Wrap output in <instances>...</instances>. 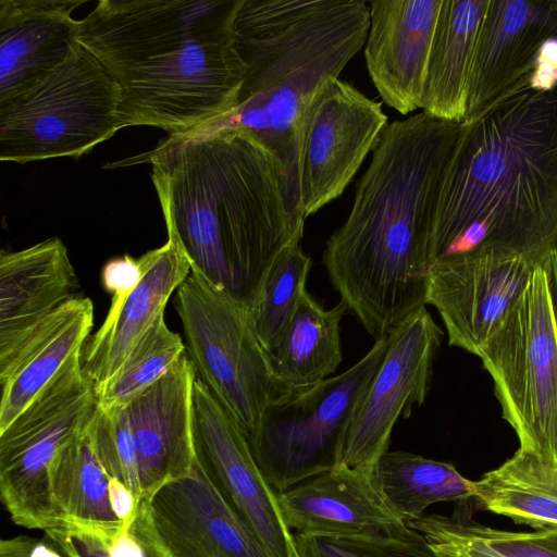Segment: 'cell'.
I'll use <instances>...</instances> for the list:
<instances>
[{
    "label": "cell",
    "mask_w": 557,
    "mask_h": 557,
    "mask_svg": "<svg viewBox=\"0 0 557 557\" xmlns=\"http://www.w3.org/2000/svg\"><path fill=\"white\" fill-rule=\"evenodd\" d=\"M298 557H443L407 524L379 533L327 536L294 534Z\"/></svg>",
    "instance_id": "33"
},
{
    "label": "cell",
    "mask_w": 557,
    "mask_h": 557,
    "mask_svg": "<svg viewBox=\"0 0 557 557\" xmlns=\"http://www.w3.org/2000/svg\"><path fill=\"white\" fill-rule=\"evenodd\" d=\"M557 38V0H487L472 59L466 119L506 95Z\"/></svg>",
    "instance_id": "17"
},
{
    "label": "cell",
    "mask_w": 557,
    "mask_h": 557,
    "mask_svg": "<svg viewBox=\"0 0 557 557\" xmlns=\"http://www.w3.org/2000/svg\"><path fill=\"white\" fill-rule=\"evenodd\" d=\"M459 129L423 111L388 123L326 243L331 283L375 341L426 305L436 206Z\"/></svg>",
    "instance_id": "1"
},
{
    "label": "cell",
    "mask_w": 557,
    "mask_h": 557,
    "mask_svg": "<svg viewBox=\"0 0 557 557\" xmlns=\"http://www.w3.org/2000/svg\"><path fill=\"white\" fill-rule=\"evenodd\" d=\"M372 478L385 502L405 522L425 516L436 503L474 498V482L462 476L454 465L408 451L384 453Z\"/></svg>",
    "instance_id": "27"
},
{
    "label": "cell",
    "mask_w": 557,
    "mask_h": 557,
    "mask_svg": "<svg viewBox=\"0 0 557 557\" xmlns=\"http://www.w3.org/2000/svg\"><path fill=\"white\" fill-rule=\"evenodd\" d=\"M557 84V38L544 44L532 71L530 86L534 89H550Z\"/></svg>",
    "instance_id": "37"
},
{
    "label": "cell",
    "mask_w": 557,
    "mask_h": 557,
    "mask_svg": "<svg viewBox=\"0 0 557 557\" xmlns=\"http://www.w3.org/2000/svg\"><path fill=\"white\" fill-rule=\"evenodd\" d=\"M347 310L342 301L324 309L307 290L302 294L281 342L268 355L282 383L305 389L337 370L343 358L339 324Z\"/></svg>",
    "instance_id": "25"
},
{
    "label": "cell",
    "mask_w": 557,
    "mask_h": 557,
    "mask_svg": "<svg viewBox=\"0 0 557 557\" xmlns=\"http://www.w3.org/2000/svg\"><path fill=\"white\" fill-rule=\"evenodd\" d=\"M45 534L66 557H176L153 522L148 498L126 528L64 522Z\"/></svg>",
    "instance_id": "31"
},
{
    "label": "cell",
    "mask_w": 557,
    "mask_h": 557,
    "mask_svg": "<svg viewBox=\"0 0 557 557\" xmlns=\"http://www.w3.org/2000/svg\"><path fill=\"white\" fill-rule=\"evenodd\" d=\"M92 442L110 479L122 481L140 502L137 459L125 406L95 411L91 423Z\"/></svg>",
    "instance_id": "34"
},
{
    "label": "cell",
    "mask_w": 557,
    "mask_h": 557,
    "mask_svg": "<svg viewBox=\"0 0 557 557\" xmlns=\"http://www.w3.org/2000/svg\"><path fill=\"white\" fill-rule=\"evenodd\" d=\"M0 557H66L49 540L17 535L0 541Z\"/></svg>",
    "instance_id": "36"
},
{
    "label": "cell",
    "mask_w": 557,
    "mask_h": 557,
    "mask_svg": "<svg viewBox=\"0 0 557 557\" xmlns=\"http://www.w3.org/2000/svg\"><path fill=\"white\" fill-rule=\"evenodd\" d=\"M138 261L143 270L139 283L127 296L112 299L103 323L82 350L83 373L95 388L116 373L191 272L187 257L171 239Z\"/></svg>",
    "instance_id": "20"
},
{
    "label": "cell",
    "mask_w": 557,
    "mask_h": 557,
    "mask_svg": "<svg viewBox=\"0 0 557 557\" xmlns=\"http://www.w3.org/2000/svg\"><path fill=\"white\" fill-rule=\"evenodd\" d=\"M243 0H100L77 41L120 91L121 128L180 136L235 106L244 76L234 30Z\"/></svg>",
    "instance_id": "3"
},
{
    "label": "cell",
    "mask_w": 557,
    "mask_h": 557,
    "mask_svg": "<svg viewBox=\"0 0 557 557\" xmlns=\"http://www.w3.org/2000/svg\"><path fill=\"white\" fill-rule=\"evenodd\" d=\"M311 269L300 242L288 245L270 264L246 306L253 333L270 355L281 342L297 309Z\"/></svg>",
    "instance_id": "30"
},
{
    "label": "cell",
    "mask_w": 557,
    "mask_h": 557,
    "mask_svg": "<svg viewBox=\"0 0 557 557\" xmlns=\"http://www.w3.org/2000/svg\"><path fill=\"white\" fill-rule=\"evenodd\" d=\"M143 270L138 259L127 255L108 261L101 273L104 289L112 294V299L127 296L139 283Z\"/></svg>",
    "instance_id": "35"
},
{
    "label": "cell",
    "mask_w": 557,
    "mask_h": 557,
    "mask_svg": "<svg viewBox=\"0 0 557 557\" xmlns=\"http://www.w3.org/2000/svg\"><path fill=\"white\" fill-rule=\"evenodd\" d=\"M109 499L122 527H128L134 520L139 505L135 494L122 481L112 478L109 481Z\"/></svg>",
    "instance_id": "38"
},
{
    "label": "cell",
    "mask_w": 557,
    "mask_h": 557,
    "mask_svg": "<svg viewBox=\"0 0 557 557\" xmlns=\"http://www.w3.org/2000/svg\"><path fill=\"white\" fill-rule=\"evenodd\" d=\"M476 356L518 449L557 467V326L542 261Z\"/></svg>",
    "instance_id": "7"
},
{
    "label": "cell",
    "mask_w": 557,
    "mask_h": 557,
    "mask_svg": "<svg viewBox=\"0 0 557 557\" xmlns=\"http://www.w3.org/2000/svg\"><path fill=\"white\" fill-rule=\"evenodd\" d=\"M186 350L200 381L247 438L265 411L299 393L274 374L251 327L246 302L193 271L176 289Z\"/></svg>",
    "instance_id": "8"
},
{
    "label": "cell",
    "mask_w": 557,
    "mask_h": 557,
    "mask_svg": "<svg viewBox=\"0 0 557 557\" xmlns=\"http://www.w3.org/2000/svg\"><path fill=\"white\" fill-rule=\"evenodd\" d=\"M77 277L67 249L51 237L0 253V366L73 298Z\"/></svg>",
    "instance_id": "19"
},
{
    "label": "cell",
    "mask_w": 557,
    "mask_h": 557,
    "mask_svg": "<svg viewBox=\"0 0 557 557\" xmlns=\"http://www.w3.org/2000/svg\"><path fill=\"white\" fill-rule=\"evenodd\" d=\"M487 0H442L420 109L461 123L480 23Z\"/></svg>",
    "instance_id": "24"
},
{
    "label": "cell",
    "mask_w": 557,
    "mask_h": 557,
    "mask_svg": "<svg viewBox=\"0 0 557 557\" xmlns=\"http://www.w3.org/2000/svg\"><path fill=\"white\" fill-rule=\"evenodd\" d=\"M277 499L293 534H370L406 524L372 475L358 469L332 468L277 493Z\"/></svg>",
    "instance_id": "21"
},
{
    "label": "cell",
    "mask_w": 557,
    "mask_h": 557,
    "mask_svg": "<svg viewBox=\"0 0 557 557\" xmlns=\"http://www.w3.org/2000/svg\"><path fill=\"white\" fill-rule=\"evenodd\" d=\"M97 406L78 351L0 432V498L15 524L47 532L64 523L52 493L53 462Z\"/></svg>",
    "instance_id": "9"
},
{
    "label": "cell",
    "mask_w": 557,
    "mask_h": 557,
    "mask_svg": "<svg viewBox=\"0 0 557 557\" xmlns=\"http://www.w3.org/2000/svg\"><path fill=\"white\" fill-rule=\"evenodd\" d=\"M194 436L198 458L271 557H298L277 493L233 417L197 377Z\"/></svg>",
    "instance_id": "14"
},
{
    "label": "cell",
    "mask_w": 557,
    "mask_h": 557,
    "mask_svg": "<svg viewBox=\"0 0 557 557\" xmlns=\"http://www.w3.org/2000/svg\"><path fill=\"white\" fill-rule=\"evenodd\" d=\"M120 91L79 42L67 59L0 101V159L20 164L78 158L121 129Z\"/></svg>",
    "instance_id": "6"
},
{
    "label": "cell",
    "mask_w": 557,
    "mask_h": 557,
    "mask_svg": "<svg viewBox=\"0 0 557 557\" xmlns=\"http://www.w3.org/2000/svg\"><path fill=\"white\" fill-rule=\"evenodd\" d=\"M92 324L91 300L74 296L0 366V432L35 399L74 354L83 350Z\"/></svg>",
    "instance_id": "23"
},
{
    "label": "cell",
    "mask_w": 557,
    "mask_h": 557,
    "mask_svg": "<svg viewBox=\"0 0 557 557\" xmlns=\"http://www.w3.org/2000/svg\"><path fill=\"white\" fill-rule=\"evenodd\" d=\"M95 411L57 455L51 473L52 493L64 522L122 525L109 499L110 476L92 442Z\"/></svg>",
    "instance_id": "29"
},
{
    "label": "cell",
    "mask_w": 557,
    "mask_h": 557,
    "mask_svg": "<svg viewBox=\"0 0 557 557\" xmlns=\"http://www.w3.org/2000/svg\"><path fill=\"white\" fill-rule=\"evenodd\" d=\"M85 0H0V101L63 63L78 44Z\"/></svg>",
    "instance_id": "22"
},
{
    "label": "cell",
    "mask_w": 557,
    "mask_h": 557,
    "mask_svg": "<svg viewBox=\"0 0 557 557\" xmlns=\"http://www.w3.org/2000/svg\"><path fill=\"white\" fill-rule=\"evenodd\" d=\"M381 103L339 78L314 96L300 124L299 207L304 219L338 198L387 126Z\"/></svg>",
    "instance_id": "12"
},
{
    "label": "cell",
    "mask_w": 557,
    "mask_h": 557,
    "mask_svg": "<svg viewBox=\"0 0 557 557\" xmlns=\"http://www.w3.org/2000/svg\"><path fill=\"white\" fill-rule=\"evenodd\" d=\"M547 251L478 247L434 261L426 304L438 312L448 344L476 356Z\"/></svg>",
    "instance_id": "13"
},
{
    "label": "cell",
    "mask_w": 557,
    "mask_h": 557,
    "mask_svg": "<svg viewBox=\"0 0 557 557\" xmlns=\"http://www.w3.org/2000/svg\"><path fill=\"white\" fill-rule=\"evenodd\" d=\"M196 370L185 354L159 381L125 407L137 459L140 500L191 472Z\"/></svg>",
    "instance_id": "16"
},
{
    "label": "cell",
    "mask_w": 557,
    "mask_h": 557,
    "mask_svg": "<svg viewBox=\"0 0 557 557\" xmlns=\"http://www.w3.org/2000/svg\"><path fill=\"white\" fill-rule=\"evenodd\" d=\"M453 515H425L406 524L443 557H557V528L515 532L476 522L468 505Z\"/></svg>",
    "instance_id": "28"
},
{
    "label": "cell",
    "mask_w": 557,
    "mask_h": 557,
    "mask_svg": "<svg viewBox=\"0 0 557 557\" xmlns=\"http://www.w3.org/2000/svg\"><path fill=\"white\" fill-rule=\"evenodd\" d=\"M473 482L480 508L534 530L557 528V467L518 449Z\"/></svg>",
    "instance_id": "26"
},
{
    "label": "cell",
    "mask_w": 557,
    "mask_h": 557,
    "mask_svg": "<svg viewBox=\"0 0 557 557\" xmlns=\"http://www.w3.org/2000/svg\"><path fill=\"white\" fill-rule=\"evenodd\" d=\"M186 346L177 333L156 319L135 344L116 373L95 388L101 408L126 406L134 397L159 381L185 355Z\"/></svg>",
    "instance_id": "32"
},
{
    "label": "cell",
    "mask_w": 557,
    "mask_h": 557,
    "mask_svg": "<svg viewBox=\"0 0 557 557\" xmlns=\"http://www.w3.org/2000/svg\"><path fill=\"white\" fill-rule=\"evenodd\" d=\"M392 333L343 373L270 407L248 438L276 493L333 468L337 444L356 406L383 362Z\"/></svg>",
    "instance_id": "10"
},
{
    "label": "cell",
    "mask_w": 557,
    "mask_h": 557,
    "mask_svg": "<svg viewBox=\"0 0 557 557\" xmlns=\"http://www.w3.org/2000/svg\"><path fill=\"white\" fill-rule=\"evenodd\" d=\"M442 337L425 307L392 333L383 362L341 434L333 468L373 474L376 461L388 450L397 420L424 403Z\"/></svg>",
    "instance_id": "11"
},
{
    "label": "cell",
    "mask_w": 557,
    "mask_h": 557,
    "mask_svg": "<svg viewBox=\"0 0 557 557\" xmlns=\"http://www.w3.org/2000/svg\"><path fill=\"white\" fill-rule=\"evenodd\" d=\"M149 504L176 557H271L198 456L189 474L162 485Z\"/></svg>",
    "instance_id": "15"
},
{
    "label": "cell",
    "mask_w": 557,
    "mask_h": 557,
    "mask_svg": "<svg viewBox=\"0 0 557 557\" xmlns=\"http://www.w3.org/2000/svg\"><path fill=\"white\" fill-rule=\"evenodd\" d=\"M442 0L370 1L364 59L382 100L400 114L420 109Z\"/></svg>",
    "instance_id": "18"
},
{
    "label": "cell",
    "mask_w": 557,
    "mask_h": 557,
    "mask_svg": "<svg viewBox=\"0 0 557 557\" xmlns=\"http://www.w3.org/2000/svg\"><path fill=\"white\" fill-rule=\"evenodd\" d=\"M542 264L548 278L554 317L557 326V244L546 252L542 260Z\"/></svg>",
    "instance_id": "39"
},
{
    "label": "cell",
    "mask_w": 557,
    "mask_h": 557,
    "mask_svg": "<svg viewBox=\"0 0 557 557\" xmlns=\"http://www.w3.org/2000/svg\"><path fill=\"white\" fill-rule=\"evenodd\" d=\"M370 8L363 0H243L234 30L245 63L235 106L185 138L245 129L278 159L295 222L299 207L298 141L301 120L317 92L338 78L364 46Z\"/></svg>",
    "instance_id": "5"
},
{
    "label": "cell",
    "mask_w": 557,
    "mask_h": 557,
    "mask_svg": "<svg viewBox=\"0 0 557 557\" xmlns=\"http://www.w3.org/2000/svg\"><path fill=\"white\" fill-rule=\"evenodd\" d=\"M134 162L152 164L168 239L191 270L245 302L272 261L302 237L278 159L248 131L169 136Z\"/></svg>",
    "instance_id": "2"
},
{
    "label": "cell",
    "mask_w": 557,
    "mask_h": 557,
    "mask_svg": "<svg viewBox=\"0 0 557 557\" xmlns=\"http://www.w3.org/2000/svg\"><path fill=\"white\" fill-rule=\"evenodd\" d=\"M531 74L460 123L440 189L431 265L478 247L542 253L557 244V84L534 89Z\"/></svg>",
    "instance_id": "4"
}]
</instances>
